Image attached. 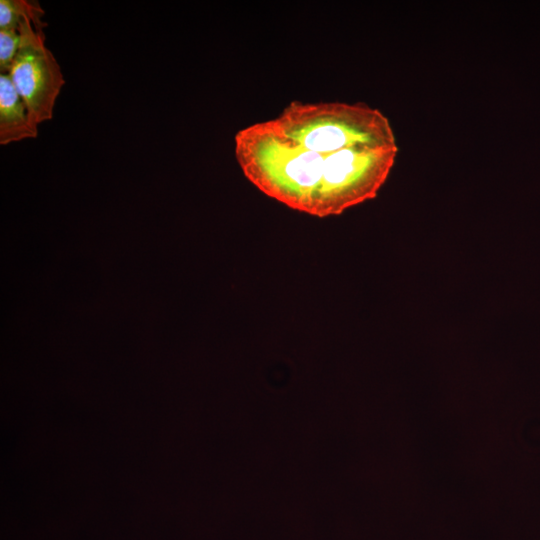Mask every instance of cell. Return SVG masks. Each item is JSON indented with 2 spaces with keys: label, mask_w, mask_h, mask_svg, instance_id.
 <instances>
[{
  "label": "cell",
  "mask_w": 540,
  "mask_h": 540,
  "mask_svg": "<svg viewBox=\"0 0 540 540\" xmlns=\"http://www.w3.org/2000/svg\"><path fill=\"white\" fill-rule=\"evenodd\" d=\"M397 153L388 118L362 103L294 100L234 136L235 158L250 183L318 218L375 198Z\"/></svg>",
  "instance_id": "1"
},
{
  "label": "cell",
  "mask_w": 540,
  "mask_h": 540,
  "mask_svg": "<svg viewBox=\"0 0 540 540\" xmlns=\"http://www.w3.org/2000/svg\"><path fill=\"white\" fill-rule=\"evenodd\" d=\"M20 43L9 75L23 99L31 121L39 124L53 118L54 106L65 80L45 34L25 18L18 27Z\"/></svg>",
  "instance_id": "2"
},
{
  "label": "cell",
  "mask_w": 540,
  "mask_h": 540,
  "mask_svg": "<svg viewBox=\"0 0 540 540\" xmlns=\"http://www.w3.org/2000/svg\"><path fill=\"white\" fill-rule=\"evenodd\" d=\"M38 126L30 119L23 99L8 73L0 74V144L36 138Z\"/></svg>",
  "instance_id": "3"
},
{
  "label": "cell",
  "mask_w": 540,
  "mask_h": 540,
  "mask_svg": "<svg viewBox=\"0 0 540 540\" xmlns=\"http://www.w3.org/2000/svg\"><path fill=\"white\" fill-rule=\"evenodd\" d=\"M45 11L37 1L0 0V28H16L28 18L34 28L43 31L47 23L42 19Z\"/></svg>",
  "instance_id": "4"
},
{
  "label": "cell",
  "mask_w": 540,
  "mask_h": 540,
  "mask_svg": "<svg viewBox=\"0 0 540 540\" xmlns=\"http://www.w3.org/2000/svg\"><path fill=\"white\" fill-rule=\"evenodd\" d=\"M20 33L16 28H0V71L9 73L19 48Z\"/></svg>",
  "instance_id": "5"
}]
</instances>
